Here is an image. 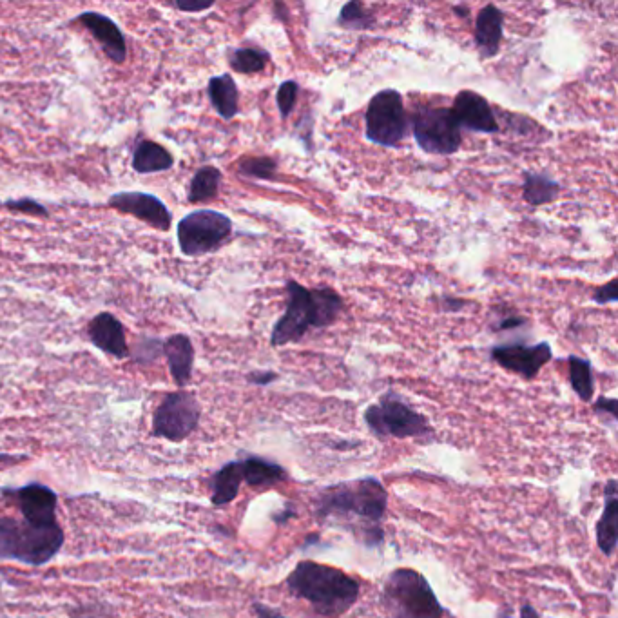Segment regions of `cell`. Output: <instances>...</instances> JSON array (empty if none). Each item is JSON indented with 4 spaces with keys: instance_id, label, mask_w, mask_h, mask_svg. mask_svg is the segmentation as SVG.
Wrapping results in <instances>:
<instances>
[{
    "instance_id": "cell-1",
    "label": "cell",
    "mask_w": 618,
    "mask_h": 618,
    "mask_svg": "<svg viewBox=\"0 0 618 618\" xmlns=\"http://www.w3.org/2000/svg\"><path fill=\"white\" fill-rule=\"evenodd\" d=\"M388 493L376 477H365L323 488L316 497V517L325 519H358L359 535L368 546L381 544L385 535L379 522L385 519Z\"/></svg>"
},
{
    "instance_id": "cell-2",
    "label": "cell",
    "mask_w": 618,
    "mask_h": 618,
    "mask_svg": "<svg viewBox=\"0 0 618 618\" xmlns=\"http://www.w3.org/2000/svg\"><path fill=\"white\" fill-rule=\"evenodd\" d=\"M289 303L271 334L272 347L296 343L310 329H327L336 323L343 312L345 301L330 287L310 290L298 281H287Z\"/></svg>"
},
{
    "instance_id": "cell-3",
    "label": "cell",
    "mask_w": 618,
    "mask_h": 618,
    "mask_svg": "<svg viewBox=\"0 0 618 618\" xmlns=\"http://www.w3.org/2000/svg\"><path fill=\"white\" fill-rule=\"evenodd\" d=\"M287 590L296 599L307 600L323 617H341L359 599V582L345 571L301 561L287 577Z\"/></svg>"
},
{
    "instance_id": "cell-4",
    "label": "cell",
    "mask_w": 618,
    "mask_h": 618,
    "mask_svg": "<svg viewBox=\"0 0 618 618\" xmlns=\"http://www.w3.org/2000/svg\"><path fill=\"white\" fill-rule=\"evenodd\" d=\"M64 541L66 535L60 522L40 526L24 519L0 517V561L44 566L57 557Z\"/></svg>"
},
{
    "instance_id": "cell-5",
    "label": "cell",
    "mask_w": 618,
    "mask_h": 618,
    "mask_svg": "<svg viewBox=\"0 0 618 618\" xmlns=\"http://www.w3.org/2000/svg\"><path fill=\"white\" fill-rule=\"evenodd\" d=\"M381 602L390 618H443L446 613L425 575L410 568L388 575Z\"/></svg>"
},
{
    "instance_id": "cell-6",
    "label": "cell",
    "mask_w": 618,
    "mask_h": 618,
    "mask_svg": "<svg viewBox=\"0 0 618 618\" xmlns=\"http://www.w3.org/2000/svg\"><path fill=\"white\" fill-rule=\"evenodd\" d=\"M365 423L379 439H430L434 434L426 417L394 392L383 394L376 405L368 406Z\"/></svg>"
},
{
    "instance_id": "cell-7",
    "label": "cell",
    "mask_w": 618,
    "mask_h": 618,
    "mask_svg": "<svg viewBox=\"0 0 618 618\" xmlns=\"http://www.w3.org/2000/svg\"><path fill=\"white\" fill-rule=\"evenodd\" d=\"M416 142L428 155L450 156L463 144L461 127L450 107H419L408 118Z\"/></svg>"
},
{
    "instance_id": "cell-8",
    "label": "cell",
    "mask_w": 618,
    "mask_h": 618,
    "mask_svg": "<svg viewBox=\"0 0 618 618\" xmlns=\"http://www.w3.org/2000/svg\"><path fill=\"white\" fill-rule=\"evenodd\" d=\"M231 234V218L211 209L194 211L178 223L180 251L191 258L218 251L231 238Z\"/></svg>"
},
{
    "instance_id": "cell-9",
    "label": "cell",
    "mask_w": 618,
    "mask_h": 618,
    "mask_svg": "<svg viewBox=\"0 0 618 618\" xmlns=\"http://www.w3.org/2000/svg\"><path fill=\"white\" fill-rule=\"evenodd\" d=\"M365 124L370 142L383 147L401 144L408 133V116L401 93L396 89H383L374 95L368 102Z\"/></svg>"
},
{
    "instance_id": "cell-10",
    "label": "cell",
    "mask_w": 618,
    "mask_h": 618,
    "mask_svg": "<svg viewBox=\"0 0 618 618\" xmlns=\"http://www.w3.org/2000/svg\"><path fill=\"white\" fill-rule=\"evenodd\" d=\"M202 406L193 392L178 390L171 392L162 399L153 416V435L171 441L182 443L200 425Z\"/></svg>"
},
{
    "instance_id": "cell-11",
    "label": "cell",
    "mask_w": 618,
    "mask_h": 618,
    "mask_svg": "<svg viewBox=\"0 0 618 618\" xmlns=\"http://www.w3.org/2000/svg\"><path fill=\"white\" fill-rule=\"evenodd\" d=\"M493 361L508 372L524 379H535L541 368L553 358L550 343L542 341L537 345H524L521 341L503 343L492 348Z\"/></svg>"
},
{
    "instance_id": "cell-12",
    "label": "cell",
    "mask_w": 618,
    "mask_h": 618,
    "mask_svg": "<svg viewBox=\"0 0 618 618\" xmlns=\"http://www.w3.org/2000/svg\"><path fill=\"white\" fill-rule=\"evenodd\" d=\"M2 493L13 497L24 521L40 526L57 524L58 495L46 484L29 483L19 490H4Z\"/></svg>"
},
{
    "instance_id": "cell-13",
    "label": "cell",
    "mask_w": 618,
    "mask_h": 618,
    "mask_svg": "<svg viewBox=\"0 0 618 618\" xmlns=\"http://www.w3.org/2000/svg\"><path fill=\"white\" fill-rule=\"evenodd\" d=\"M109 207L118 213L131 214L156 231H169L173 216L165 203L149 193H118L109 198Z\"/></svg>"
},
{
    "instance_id": "cell-14",
    "label": "cell",
    "mask_w": 618,
    "mask_h": 618,
    "mask_svg": "<svg viewBox=\"0 0 618 618\" xmlns=\"http://www.w3.org/2000/svg\"><path fill=\"white\" fill-rule=\"evenodd\" d=\"M454 113L459 127L470 129L475 133L495 135L501 131L497 118L493 115V109L486 98L479 93L464 89L454 100V106L450 107Z\"/></svg>"
},
{
    "instance_id": "cell-15",
    "label": "cell",
    "mask_w": 618,
    "mask_h": 618,
    "mask_svg": "<svg viewBox=\"0 0 618 618\" xmlns=\"http://www.w3.org/2000/svg\"><path fill=\"white\" fill-rule=\"evenodd\" d=\"M89 341L102 350L107 356L116 359H126L131 356L127 345L126 329L122 321L111 312H100L87 325Z\"/></svg>"
},
{
    "instance_id": "cell-16",
    "label": "cell",
    "mask_w": 618,
    "mask_h": 618,
    "mask_svg": "<svg viewBox=\"0 0 618 618\" xmlns=\"http://www.w3.org/2000/svg\"><path fill=\"white\" fill-rule=\"evenodd\" d=\"M77 22L93 35V39L97 40L100 48L104 49V53L115 64H122L126 60V37H124L122 29L118 28L115 20L109 19L107 15H102L97 11H84V13H80Z\"/></svg>"
},
{
    "instance_id": "cell-17",
    "label": "cell",
    "mask_w": 618,
    "mask_h": 618,
    "mask_svg": "<svg viewBox=\"0 0 618 618\" xmlns=\"http://www.w3.org/2000/svg\"><path fill=\"white\" fill-rule=\"evenodd\" d=\"M504 13L497 6L488 4L479 11L475 20V46L481 57L493 58L501 51L503 42Z\"/></svg>"
},
{
    "instance_id": "cell-18",
    "label": "cell",
    "mask_w": 618,
    "mask_h": 618,
    "mask_svg": "<svg viewBox=\"0 0 618 618\" xmlns=\"http://www.w3.org/2000/svg\"><path fill=\"white\" fill-rule=\"evenodd\" d=\"M164 354L174 383L180 388L187 387L193 377V341L185 334H173L164 341Z\"/></svg>"
},
{
    "instance_id": "cell-19",
    "label": "cell",
    "mask_w": 618,
    "mask_h": 618,
    "mask_svg": "<svg viewBox=\"0 0 618 618\" xmlns=\"http://www.w3.org/2000/svg\"><path fill=\"white\" fill-rule=\"evenodd\" d=\"M597 544L606 557H613L618 544V484L615 479L606 486V506L597 522Z\"/></svg>"
},
{
    "instance_id": "cell-20",
    "label": "cell",
    "mask_w": 618,
    "mask_h": 618,
    "mask_svg": "<svg viewBox=\"0 0 618 618\" xmlns=\"http://www.w3.org/2000/svg\"><path fill=\"white\" fill-rule=\"evenodd\" d=\"M207 95L216 113L222 116L223 120H232L240 113V91L229 73L211 78Z\"/></svg>"
},
{
    "instance_id": "cell-21",
    "label": "cell",
    "mask_w": 618,
    "mask_h": 618,
    "mask_svg": "<svg viewBox=\"0 0 618 618\" xmlns=\"http://www.w3.org/2000/svg\"><path fill=\"white\" fill-rule=\"evenodd\" d=\"M242 463L243 481L252 488H271L287 479L285 468L258 455H249Z\"/></svg>"
},
{
    "instance_id": "cell-22",
    "label": "cell",
    "mask_w": 618,
    "mask_h": 618,
    "mask_svg": "<svg viewBox=\"0 0 618 618\" xmlns=\"http://www.w3.org/2000/svg\"><path fill=\"white\" fill-rule=\"evenodd\" d=\"M242 463L231 461L223 464L222 468L211 477V503L213 506H225L232 503L240 488H242Z\"/></svg>"
},
{
    "instance_id": "cell-23",
    "label": "cell",
    "mask_w": 618,
    "mask_h": 618,
    "mask_svg": "<svg viewBox=\"0 0 618 618\" xmlns=\"http://www.w3.org/2000/svg\"><path fill=\"white\" fill-rule=\"evenodd\" d=\"M174 156L164 145L153 140H144L136 145L133 151V169L138 174L164 173L173 169Z\"/></svg>"
},
{
    "instance_id": "cell-24",
    "label": "cell",
    "mask_w": 618,
    "mask_h": 618,
    "mask_svg": "<svg viewBox=\"0 0 618 618\" xmlns=\"http://www.w3.org/2000/svg\"><path fill=\"white\" fill-rule=\"evenodd\" d=\"M561 194V184L551 180L548 174L526 173L524 185H522V198L533 207L546 205Z\"/></svg>"
},
{
    "instance_id": "cell-25",
    "label": "cell",
    "mask_w": 618,
    "mask_h": 618,
    "mask_svg": "<svg viewBox=\"0 0 618 618\" xmlns=\"http://www.w3.org/2000/svg\"><path fill=\"white\" fill-rule=\"evenodd\" d=\"M222 185V171L216 169L214 165H203L200 167L189 184V202L203 203L214 200L220 193Z\"/></svg>"
},
{
    "instance_id": "cell-26",
    "label": "cell",
    "mask_w": 618,
    "mask_h": 618,
    "mask_svg": "<svg viewBox=\"0 0 618 618\" xmlns=\"http://www.w3.org/2000/svg\"><path fill=\"white\" fill-rule=\"evenodd\" d=\"M570 365V383L573 392L584 401L590 403L595 394V377H593V368L588 359L577 358L570 356L568 359Z\"/></svg>"
},
{
    "instance_id": "cell-27",
    "label": "cell",
    "mask_w": 618,
    "mask_h": 618,
    "mask_svg": "<svg viewBox=\"0 0 618 618\" xmlns=\"http://www.w3.org/2000/svg\"><path fill=\"white\" fill-rule=\"evenodd\" d=\"M269 58H271V55L265 49L249 46V48H238L231 51L229 64L238 73L252 75V73H261L263 69L267 68Z\"/></svg>"
},
{
    "instance_id": "cell-28",
    "label": "cell",
    "mask_w": 618,
    "mask_h": 618,
    "mask_svg": "<svg viewBox=\"0 0 618 618\" xmlns=\"http://www.w3.org/2000/svg\"><path fill=\"white\" fill-rule=\"evenodd\" d=\"M338 24L345 29H352V31H367V29L376 26V19L365 8L363 2L352 0V2H347L339 11Z\"/></svg>"
},
{
    "instance_id": "cell-29",
    "label": "cell",
    "mask_w": 618,
    "mask_h": 618,
    "mask_svg": "<svg viewBox=\"0 0 618 618\" xmlns=\"http://www.w3.org/2000/svg\"><path fill=\"white\" fill-rule=\"evenodd\" d=\"M238 173L251 180H276L278 162L274 158L260 156V158H243L238 164Z\"/></svg>"
},
{
    "instance_id": "cell-30",
    "label": "cell",
    "mask_w": 618,
    "mask_h": 618,
    "mask_svg": "<svg viewBox=\"0 0 618 618\" xmlns=\"http://www.w3.org/2000/svg\"><path fill=\"white\" fill-rule=\"evenodd\" d=\"M298 95H300V86H298V82L287 80V82L281 84L280 89H278V95H276V104H278L280 115L283 116V118H289L290 113L294 111Z\"/></svg>"
},
{
    "instance_id": "cell-31",
    "label": "cell",
    "mask_w": 618,
    "mask_h": 618,
    "mask_svg": "<svg viewBox=\"0 0 618 618\" xmlns=\"http://www.w3.org/2000/svg\"><path fill=\"white\" fill-rule=\"evenodd\" d=\"M164 352V341L156 338H144L136 345L133 354H135L138 363H153L158 359V356Z\"/></svg>"
},
{
    "instance_id": "cell-32",
    "label": "cell",
    "mask_w": 618,
    "mask_h": 618,
    "mask_svg": "<svg viewBox=\"0 0 618 618\" xmlns=\"http://www.w3.org/2000/svg\"><path fill=\"white\" fill-rule=\"evenodd\" d=\"M4 207L13 213L31 214V216H40V218H48L49 211L42 203L35 202L31 198H22V200H8L4 203Z\"/></svg>"
},
{
    "instance_id": "cell-33",
    "label": "cell",
    "mask_w": 618,
    "mask_h": 618,
    "mask_svg": "<svg viewBox=\"0 0 618 618\" xmlns=\"http://www.w3.org/2000/svg\"><path fill=\"white\" fill-rule=\"evenodd\" d=\"M595 414L608 416L613 423L618 421V403L615 397H600L599 401L593 405Z\"/></svg>"
},
{
    "instance_id": "cell-34",
    "label": "cell",
    "mask_w": 618,
    "mask_h": 618,
    "mask_svg": "<svg viewBox=\"0 0 618 618\" xmlns=\"http://www.w3.org/2000/svg\"><path fill=\"white\" fill-rule=\"evenodd\" d=\"M593 301L599 303V305H608V303H617L618 290H617V278L609 281L608 285L600 287L597 292L593 294Z\"/></svg>"
},
{
    "instance_id": "cell-35",
    "label": "cell",
    "mask_w": 618,
    "mask_h": 618,
    "mask_svg": "<svg viewBox=\"0 0 618 618\" xmlns=\"http://www.w3.org/2000/svg\"><path fill=\"white\" fill-rule=\"evenodd\" d=\"M278 379V374L276 372H271V370H267V372H251L249 376H247V381L251 383V385H258V387H265V385H271Z\"/></svg>"
},
{
    "instance_id": "cell-36",
    "label": "cell",
    "mask_w": 618,
    "mask_h": 618,
    "mask_svg": "<svg viewBox=\"0 0 618 618\" xmlns=\"http://www.w3.org/2000/svg\"><path fill=\"white\" fill-rule=\"evenodd\" d=\"M176 10L185 11V13H200V11L211 10L214 6L213 0L209 2H174Z\"/></svg>"
},
{
    "instance_id": "cell-37",
    "label": "cell",
    "mask_w": 618,
    "mask_h": 618,
    "mask_svg": "<svg viewBox=\"0 0 618 618\" xmlns=\"http://www.w3.org/2000/svg\"><path fill=\"white\" fill-rule=\"evenodd\" d=\"M252 609H254V613H256V618H287L283 617L281 613H278L276 609L269 608V606H265V604H261V602H254V604H252Z\"/></svg>"
},
{
    "instance_id": "cell-38",
    "label": "cell",
    "mask_w": 618,
    "mask_h": 618,
    "mask_svg": "<svg viewBox=\"0 0 618 618\" xmlns=\"http://www.w3.org/2000/svg\"><path fill=\"white\" fill-rule=\"evenodd\" d=\"M522 325H526V319L519 316H510L499 321V330L519 329Z\"/></svg>"
},
{
    "instance_id": "cell-39",
    "label": "cell",
    "mask_w": 618,
    "mask_h": 618,
    "mask_svg": "<svg viewBox=\"0 0 618 618\" xmlns=\"http://www.w3.org/2000/svg\"><path fill=\"white\" fill-rule=\"evenodd\" d=\"M296 515H298V513H296V510H294V508H292L289 504V506H287V508H283L281 512L274 513V515H272V519H274L276 524H287V522H289L290 519H294Z\"/></svg>"
},
{
    "instance_id": "cell-40",
    "label": "cell",
    "mask_w": 618,
    "mask_h": 618,
    "mask_svg": "<svg viewBox=\"0 0 618 618\" xmlns=\"http://www.w3.org/2000/svg\"><path fill=\"white\" fill-rule=\"evenodd\" d=\"M521 618H541L539 617V613H537V609L530 606V604H524L521 608Z\"/></svg>"
},
{
    "instance_id": "cell-41",
    "label": "cell",
    "mask_w": 618,
    "mask_h": 618,
    "mask_svg": "<svg viewBox=\"0 0 618 618\" xmlns=\"http://www.w3.org/2000/svg\"><path fill=\"white\" fill-rule=\"evenodd\" d=\"M454 11L459 17H468L470 15V11L466 10V8H454Z\"/></svg>"
},
{
    "instance_id": "cell-42",
    "label": "cell",
    "mask_w": 618,
    "mask_h": 618,
    "mask_svg": "<svg viewBox=\"0 0 618 618\" xmlns=\"http://www.w3.org/2000/svg\"><path fill=\"white\" fill-rule=\"evenodd\" d=\"M497 618H512V617H508V615H499V617Z\"/></svg>"
},
{
    "instance_id": "cell-43",
    "label": "cell",
    "mask_w": 618,
    "mask_h": 618,
    "mask_svg": "<svg viewBox=\"0 0 618 618\" xmlns=\"http://www.w3.org/2000/svg\"><path fill=\"white\" fill-rule=\"evenodd\" d=\"M0 205H2V203H0Z\"/></svg>"
}]
</instances>
